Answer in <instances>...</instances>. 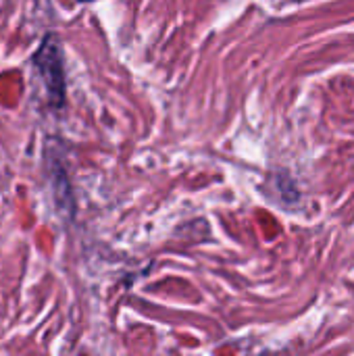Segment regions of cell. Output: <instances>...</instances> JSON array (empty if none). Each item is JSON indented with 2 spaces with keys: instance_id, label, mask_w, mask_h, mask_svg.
Wrapping results in <instances>:
<instances>
[{
  "instance_id": "6da1fadb",
  "label": "cell",
  "mask_w": 354,
  "mask_h": 356,
  "mask_svg": "<svg viewBox=\"0 0 354 356\" xmlns=\"http://www.w3.org/2000/svg\"><path fill=\"white\" fill-rule=\"evenodd\" d=\"M29 65L44 86L48 106L54 111H63L67 104V75L61 38L52 31L46 33L40 46L29 56Z\"/></svg>"
},
{
  "instance_id": "7a4b0ae2",
  "label": "cell",
  "mask_w": 354,
  "mask_h": 356,
  "mask_svg": "<svg viewBox=\"0 0 354 356\" xmlns=\"http://www.w3.org/2000/svg\"><path fill=\"white\" fill-rule=\"evenodd\" d=\"M77 2H81V4H86V2H94V0H77Z\"/></svg>"
}]
</instances>
